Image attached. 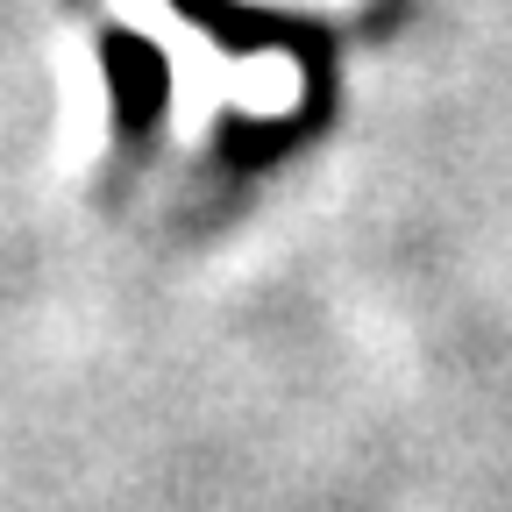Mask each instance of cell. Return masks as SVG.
I'll list each match as a JSON object with an SVG mask.
<instances>
[{
	"mask_svg": "<svg viewBox=\"0 0 512 512\" xmlns=\"http://www.w3.org/2000/svg\"><path fill=\"white\" fill-rule=\"evenodd\" d=\"M107 79H114V114L128 136H143V128L164 114V57L143 43V36H107Z\"/></svg>",
	"mask_w": 512,
	"mask_h": 512,
	"instance_id": "cell-1",
	"label": "cell"
}]
</instances>
